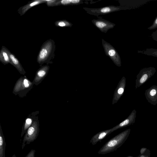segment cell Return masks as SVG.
Here are the masks:
<instances>
[{"mask_svg":"<svg viewBox=\"0 0 157 157\" xmlns=\"http://www.w3.org/2000/svg\"><path fill=\"white\" fill-rule=\"evenodd\" d=\"M39 123L38 116H37L34 119L33 121L27 130L26 136L27 140H33L35 136H36L39 130Z\"/></svg>","mask_w":157,"mask_h":157,"instance_id":"12","label":"cell"},{"mask_svg":"<svg viewBox=\"0 0 157 157\" xmlns=\"http://www.w3.org/2000/svg\"><path fill=\"white\" fill-rule=\"evenodd\" d=\"M45 0H36L29 2L25 5L20 7L17 11L21 16L24 15L31 8L42 3H45Z\"/></svg>","mask_w":157,"mask_h":157,"instance_id":"13","label":"cell"},{"mask_svg":"<svg viewBox=\"0 0 157 157\" xmlns=\"http://www.w3.org/2000/svg\"><path fill=\"white\" fill-rule=\"evenodd\" d=\"M112 128L98 132L92 137L90 142L93 145L95 144L98 141L102 140L107 135L112 132Z\"/></svg>","mask_w":157,"mask_h":157,"instance_id":"17","label":"cell"},{"mask_svg":"<svg viewBox=\"0 0 157 157\" xmlns=\"http://www.w3.org/2000/svg\"><path fill=\"white\" fill-rule=\"evenodd\" d=\"M153 67H144L141 69L136 76L135 88L136 89L143 85L153 76L156 72Z\"/></svg>","mask_w":157,"mask_h":157,"instance_id":"5","label":"cell"},{"mask_svg":"<svg viewBox=\"0 0 157 157\" xmlns=\"http://www.w3.org/2000/svg\"><path fill=\"white\" fill-rule=\"evenodd\" d=\"M34 85L25 76L20 77L17 81L14 86L12 93L21 98L25 97L33 88Z\"/></svg>","mask_w":157,"mask_h":157,"instance_id":"3","label":"cell"},{"mask_svg":"<svg viewBox=\"0 0 157 157\" xmlns=\"http://www.w3.org/2000/svg\"><path fill=\"white\" fill-rule=\"evenodd\" d=\"M144 94L149 103L154 105L157 104V86L153 85L145 90Z\"/></svg>","mask_w":157,"mask_h":157,"instance_id":"10","label":"cell"},{"mask_svg":"<svg viewBox=\"0 0 157 157\" xmlns=\"http://www.w3.org/2000/svg\"><path fill=\"white\" fill-rule=\"evenodd\" d=\"M0 127V157H4V147H5V144H4L5 143L4 142V140H3V133H2V131L1 128V126Z\"/></svg>","mask_w":157,"mask_h":157,"instance_id":"21","label":"cell"},{"mask_svg":"<svg viewBox=\"0 0 157 157\" xmlns=\"http://www.w3.org/2000/svg\"><path fill=\"white\" fill-rule=\"evenodd\" d=\"M151 36L154 40L157 41V29L153 32Z\"/></svg>","mask_w":157,"mask_h":157,"instance_id":"24","label":"cell"},{"mask_svg":"<svg viewBox=\"0 0 157 157\" xmlns=\"http://www.w3.org/2000/svg\"><path fill=\"white\" fill-rule=\"evenodd\" d=\"M83 3V1L81 0H58L55 3L54 6L59 5H77Z\"/></svg>","mask_w":157,"mask_h":157,"instance_id":"18","label":"cell"},{"mask_svg":"<svg viewBox=\"0 0 157 157\" xmlns=\"http://www.w3.org/2000/svg\"><path fill=\"white\" fill-rule=\"evenodd\" d=\"M136 111L133 109L129 116L124 121L112 128V132L117 129L122 128L133 124L135 122Z\"/></svg>","mask_w":157,"mask_h":157,"instance_id":"11","label":"cell"},{"mask_svg":"<svg viewBox=\"0 0 157 157\" xmlns=\"http://www.w3.org/2000/svg\"><path fill=\"white\" fill-rule=\"evenodd\" d=\"M58 0H45V2L48 6H54Z\"/></svg>","mask_w":157,"mask_h":157,"instance_id":"23","label":"cell"},{"mask_svg":"<svg viewBox=\"0 0 157 157\" xmlns=\"http://www.w3.org/2000/svg\"><path fill=\"white\" fill-rule=\"evenodd\" d=\"M147 149L146 148L143 147L140 150V154L142 155L144 154Z\"/></svg>","mask_w":157,"mask_h":157,"instance_id":"25","label":"cell"},{"mask_svg":"<svg viewBox=\"0 0 157 157\" xmlns=\"http://www.w3.org/2000/svg\"><path fill=\"white\" fill-rule=\"evenodd\" d=\"M133 157L132 156H128V157Z\"/></svg>","mask_w":157,"mask_h":157,"instance_id":"26","label":"cell"},{"mask_svg":"<svg viewBox=\"0 0 157 157\" xmlns=\"http://www.w3.org/2000/svg\"><path fill=\"white\" fill-rule=\"evenodd\" d=\"M50 68L47 65L42 66L37 71L33 81L34 85L37 86L40 84L47 75Z\"/></svg>","mask_w":157,"mask_h":157,"instance_id":"8","label":"cell"},{"mask_svg":"<svg viewBox=\"0 0 157 157\" xmlns=\"http://www.w3.org/2000/svg\"><path fill=\"white\" fill-rule=\"evenodd\" d=\"M94 25L101 32L106 33L110 29L113 28L115 24L101 18L92 20Z\"/></svg>","mask_w":157,"mask_h":157,"instance_id":"7","label":"cell"},{"mask_svg":"<svg viewBox=\"0 0 157 157\" xmlns=\"http://www.w3.org/2000/svg\"><path fill=\"white\" fill-rule=\"evenodd\" d=\"M137 52L147 56L157 57V49L147 48L142 51L138 50Z\"/></svg>","mask_w":157,"mask_h":157,"instance_id":"19","label":"cell"},{"mask_svg":"<svg viewBox=\"0 0 157 157\" xmlns=\"http://www.w3.org/2000/svg\"><path fill=\"white\" fill-rule=\"evenodd\" d=\"M83 9L86 11L87 13L92 15L98 16L100 15H105L122 10H125L129 8L127 6H109L98 8L83 7Z\"/></svg>","mask_w":157,"mask_h":157,"instance_id":"4","label":"cell"},{"mask_svg":"<svg viewBox=\"0 0 157 157\" xmlns=\"http://www.w3.org/2000/svg\"><path fill=\"white\" fill-rule=\"evenodd\" d=\"M10 64L13 65L21 75H25L26 73L20 62L15 56L10 52Z\"/></svg>","mask_w":157,"mask_h":157,"instance_id":"14","label":"cell"},{"mask_svg":"<svg viewBox=\"0 0 157 157\" xmlns=\"http://www.w3.org/2000/svg\"><path fill=\"white\" fill-rule=\"evenodd\" d=\"M130 129H128L120 133L107 142L98 152L105 154L114 151L120 147L126 140L129 135Z\"/></svg>","mask_w":157,"mask_h":157,"instance_id":"2","label":"cell"},{"mask_svg":"<svg viewBox=\"0 0 157 157\" xmlns=\"http://www.w3.org/2000/svg\"><path fill=\"white\" fill-rule=\"evenodd\" d=\"M10 52L6 47L2 46L0 51V61L4 65L10 63Z\"/></svg>","mask_w":157,"mask_h":157,"instance_id":"15","label":"cell"},{"mask_svg":"<svg viewBox=\"0 0 157 157\" xmlns=\"http://www.w3.org/2000/svg\"><path fill=\"white\" fill-rule=\"evenodd\" d=\"M102 44L105 55L118 67L121 65L120 56L116 49L109 43L102 39Z\"/></svg>","mask_w":157,"mask_h":157,"instance_id":"6","label":"cell"},{"mask_svg":"<svg viewBox=\"0 0 157 157\" xmlns=\"http://www.w3.org/2000/svg\"><path fill=\"white\" fill-rule=\"evenodd\" d=\"M56 44L52 39H48L41 47L37 57V62L40 66L44 63L47 65L53 63L54 58Z\"/></svg>","mask_w":157,"mask_h":157,"instance_id":"1","label":"cell"},{"mask_svg":"<svg viewBox=\"0 0 157 157\" xmlns=\"http://www.w3.org/2000/svg\"><path fill=\"white\" fill-rule=\"evenodd\" d=\"M54 24L56 26L60 27H71L73 25L72 24L66 20L57 21L55 22Z\"/></svg>","mask_w":157,"mask_h":157,"instance_id":"20","label":"cell"},{"mask_svg":"<svg viewBox=\"0 0 157 157\" xmlns=\"http://www.w3.org/2000/svg\"><path fill=\"white\" fill-rule=\"evenodd\" d=\"M157 28V17L155 18L151 25L147 28L149 30H151Z\"/></svg>","mask_w":157,"mask_h":157,"instance_id":"22","label":"cell"},{"mask_svg":"<svg viewBox=\"0 0 157 157\" xmlns=\"http://www.w3.org/2000/svg\"><path fill=\"white\" fill-rule=\"evenodd\" d=\"M126 79L123 76L119 82L113 94L112 104L116 103L124 94L126 86Z\"/></svg>","mask_w":157,"mask_h":157,"instance_id":"9","label":"cell"},{"mask_svg":"<svg viewBox=\"0 0 157 157\" xmlns=\"http://www.w3.org/2000/svg\"><path fill=\"white\" fill-rule=\"evenodd\" d=\"M39 113V111L34 112L29 114L27 117L23 126L22 133L25 132L31 126L34 119Z\"/></svg>","mask_w":157,"mask_h":157,"instance_id":"16","label":"cell"}]
</instances>
